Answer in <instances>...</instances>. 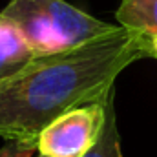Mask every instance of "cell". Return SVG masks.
<instances>
[{"label":"cell","instance_id":"cell-1","mask_svg":"<svg viewBox=\"0 0 157 157\" xmlns=\"http://www.w3.org/2000/svg\"><path fill=\"white\" fill-rule=\"evenodd\" d=\"M143 57L144 35L126 28L64 53L37 57L0 84V137L37 141L64 112L104 102L121 71Z\"/></svg>","mask_w":157,"mask_h":157},{"label":"cell","instance_id":"cell-2","mask_svg":"<svg viewBox=\"0 0 157 157\" xmlns=\"http://www.w3.org/2000/svg\"><path fill=\"white\" fill-rule=\"evenodd\" d=\"M0 18L20 33L37 57L75 49L121 28L91 17L66 0H9Z\"/></svg>","mask_w":157,"mask_h":157},{"label":"cell","instance_id":"cell-3","mask_svg":"<svg viewBox=\"0 0 157 157\" xmlns=\"http://www.w3.org/2000/svg\"><path fill=\"white\" fill-rule=\"evenodd\" d=\"M108 99L71 108L49 122L37 137V154L40 157H86L102 133Z\"/></svg>","mask_w":157,"mask_h":157},{"label":"cell","instance_id":"cell-4","mask_svg":"<svg viewBox=\"0 0 157 157\" xmlns=\"http://www.w3.org/2000/svg\"><path fill=\"white\" fill-rule=\"evenodd\" d=\"M37 55L29 49L20 33L4 18H0V84L17 75Z\"/></svg>","mask_w":157,"mask_h":157},{"label":"cell","instance_id":"cell-5","mask_svg":"<svg viewBox=\"0 0 157 157\" xmlns=\"http://www.w3.org/2000/svg\"><path fill=\"white\" fill-rule=\"evenodd\" d=\"M115 18L121 28L157 35V0H121Z\"/></svg>","mask_w":157,"mask_h":157},{"label":"cell","instance_id":"cell-6","mask_svg":"<svg viewBox=\"0 0 157 157\" xmlns=\"http://www.w3.org/2000/svg\"><path fill=\"white\" fill-rule=\"evenodd\" d=\"M86 157H122L121 155V141H119L117 117L113 108V93L106 102V122L97 144L90 150Z\"/></svg>","mask_w":157,"mask_h":157},{"label":"cell","instance_id":"cell-7","mask_svg":"<svg viewBox=\"0 0 157 157\" xmlns=\"http://www.w3.org/2000/svg\"><path fill=\"white\" fill-rule=\"evenodd\" d=\"M37 141H7L0 148V157H35Z\"/></svg>","mask_w":157,"mask_h":157},{"label":"cell","instance_id":"cell-8","mask_svg":"<svg viewBox=\"0 0 157 157\" xmlns=\"http://www.w3.org/2000/svg\"><path fill=\"white\" fill-rule=\"evenodd\" d=\"M144 48H146V55H152L157 59V35H144Z\"/></svg>","mask_w":157,"mask_h":157}]
</instances>
